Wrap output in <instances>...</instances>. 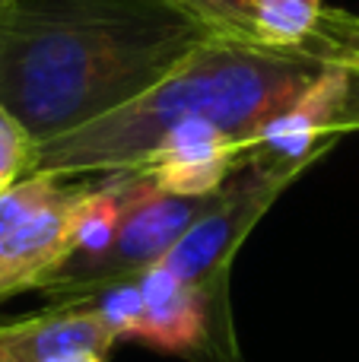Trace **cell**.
Masks as SVG:
<instances>
[{
    "label": "cell",
    "instance_id": "cell-1",
    "mask_svg": "<svg viewBox=\"0 0 359 362\" xmlns=\"http://www.w3.org/2000/svg\"><path fill=\"white\" fill-rule=\"evenodd\" d=\"M207 42L172 0H13L0 13V105L42 146L124 108Z\"/></svg>",
    "mask_w": 359,
    "mask_h": 362
},
{
    "label": "cell",
    "instance_id": "cell-2",
    "mask_svg": "<svg viewBox=\"0 0 359 362\" xmlns=\"http://www.w3.org/2000/svg\"><path fill=\"white\" fill-rule=\"evenodd\" d=\"M328 67H347L318 48H254L207 42L165 80L124 108L35 146L29 172L95 178L134 172L182 124H207L248 150ZM356 70V67H353Z\"/></svg>",
    "mask_w": 359,
    "mask_h": 362
},
{
    "label": "cell",
    "instance_id": "cell-3",
    "mask_svg": "<svg viewBox=\"0 0 359 362\" xmlns=\"http://www.w3.org/2000/svg\"><path fill=\"white\" fill-rule=\"evenodd\" d=\"M93 178L29 172L0 191V302L48 289L73 255V223Z\"/></svg>",
    "mask_w": 359,
    "mask_h": 362
},
{
    "label": "cell",
    "instance_id": "cell-4",
    "mask_svg": "<svg viewBox=\"0 0 359 362\" xmlns=\"http://www.w3.org/2000/svg\"><path fill=\"white\" fill-rule=\"evenodd\" d=\"M296 172L293 165L271 163L264 156L245 159L220 191L210 194L204 213L172 245L159 267L169 270L182 286L226 289L235 248Z\"/></svg>",
    "mask_w": 359,
    "mask_h": 362
},
{
    "label": "cell",
    "instance_id": "cell-5",
    "mask_svg": "<svg viewBox=\"0 0 359 362\" xmlns=\"http://www.w3.org/2000/svg\"><path fill=\"white\" fill-rule=\"evenodd\" d=\"M207 200H210V194L207 197L163 194L150 178L140 175V187L134 194L131 206H127L124 219H121V229L114 235L112 248L86 264L64 267L45 293L54 296V299L70 302V299L95 293V289L134 280L143 270L156 267L172 251V245L188 232V226L204 213Z\"/></svg>",
    "mask_w": 359,
    "mask_h": 362
},
{
    "label": "cell",
    "instance_id": "cell-6",
    "mask_svg": "<svg viewBox=\"0 0 359 362\" xmlns=\"http://www.w3.org/2000/svg\"><path fill=\"white\" fill-rule=\"evenodd\" d=\"M143 312L131 337L159 353H194L210 346L216 334V312H223V289L182 286L165 267H150L137 276Z\"/></svg>",
    "mask_w": 359,
    "mask_h": 362
},
{
    "label": "cell",
    "instance_id": "cell-7",
    "mask_svg": "<svg viewBox=\"0 0 359 362\" xmlns=\"http://www.w3.org/2000/svg\"><path fill=\"white\" fill-rule=\"evenodd\" d=\"M114 340V331L93 305L70 299L42 315L0 325V362H57L76 353L108 356Z\"/></svg>",
    "mask_w": 359,
    "mask_h": 362
},
{
    "label": "cell",
    "instance_id": "cell-8",
    "mask_svg": "<svg viewBox=\"0 0 359 362\" xmlns=\"http://www.w3.org/2000/svg\"><path fill=\"white\" fill-rule=\"evenodd\" d=\"M172 4L197 19L216 42L261 48L254 32V0H172Z\"/></svg>",
    "mask_w": 359,
    "mask_h": 362
},
{
    "label": "cell",
    "instance_id": "cell-9",
    "mask_svg": "<svg viewBox=\"0 0 359 362\" xmlns=\"http://www.w3.org/2000/svg\"><path fill=\"white\" fill-rule=\"evenodd\" d=\"M32 156H35V140L0 105V191H6L23 175H29Z\"/></svg>",
    "mask_w": 359,
    "mask_h": 362
},
{
    "label": "cell",
    "instance_id": "cell-10",
    "mask_svg": "<svg viewBox=\"0 0 359 362\" xmlns=\"http://www.w3.org/2000/svg\"><path fill=\"white\" fill-rule=\"evenodd\" d=\"M57 362H105V356L102 353H76V356H64Z\"/></svg>",
    "mask_w": 359,
    "mask_h": 362
},
{
    "label": "cell",
    "instance_id": "cell-11",
    "mask_svg": "<svg viewBox=\"0 0 359 362\" xmlns=\"http://www.w3.org/2000/svg\"><path fill=\"white\" fill-rule=\"evenodd\" d=\"M10 4H13V0H0V13H4L6 6H10Z\"/></svg>",
    "mask_w": 359,
    "mask_h": 362
}]
</instances>
